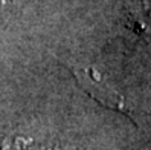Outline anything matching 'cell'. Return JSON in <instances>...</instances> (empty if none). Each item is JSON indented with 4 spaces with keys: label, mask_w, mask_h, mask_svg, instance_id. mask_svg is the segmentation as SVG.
I'll list each match as a JSON object with an SVG mask.
<instances>
[{
    "label": "cell",
    "mask_w": 151,
    "mask_h": 150,
    "mask_svg": "<svg viewBox=\"0 0 151 150\" xmlns=\"http://www.w3.org/2000/svg\"><path fill=\"white\" fill-rule=\"evenodd\" d=\"M2 150H63L61 147L49 143H40L32 138H24L20 135H11L5 138Z\"/></svg>",
    "instance_id": "3957f363"
},
{
    "label": "cell",
    "mask_w": 151,
    "mask_h": 150,
    "mask_svg": "<svg viewBox=\"0 0 151 150\" xmlns=\"http://www.w3.org/2000/svg\"><path fill=\"white\" fill-rule=\"evenodd\" d=\"M125 5L136 29L151 35V0H127Z\"/></svg>",
    "instance_id": "7a4b0ae2"
},
{
    "label": "cell",
    "mask_w": 151,
    "mask_h": 150,
    "mask_svg": "<svg viewBox=\"0 0 151 150\" xmlns=\"http://www.w3.org/2000/svg\"><path fill=\"white\" fill-rule=\"evenodd\" d=\"M73 75L79 84L83 86V89L92 95L95 100H98L101 104L107 106L110 109H116L125 112V104H124L122 96L113 89V87L102 78V75L92 66H72Z\"/></svg>",
    "instance_id": "6da1fadb"
}]
</instances>
